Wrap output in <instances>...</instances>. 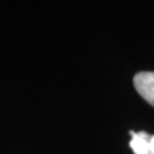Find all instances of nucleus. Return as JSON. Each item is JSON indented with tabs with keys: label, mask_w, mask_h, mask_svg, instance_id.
I'll list each match as a JSON object with an SVG mask.
<instances>
[{
	"label": "nucleus",
	"mask_w": 154,
	"mask_h": 154,
	"mask_svg": "<svg viewBox=\"0 0 154 154\" xmlns=\"http://www.w3.org/2000/svg\"><path fill=\"white\" fill-rule=\"evenodd\" d=\"M134 85L149 104L154 107V72H140L134 77Z\"/></svg>",
	"instance_id": "1"
},
{
	"label": "nucleus",
	"mask_w": 154,
	"mask_h": 154,
	"mask_svg": "<svg viewBox=\"0 0 154 154\" xmlns=\"http://www.w3.org/2000/svg\"><path fill=\"white\" fill-rule=\"evenodd\" d=\"M130 135L132 136L130 146L135 154H154V135H149L145 131H130Z\"/></svg>",
	"instance_id": "2"
}]
</instances>
